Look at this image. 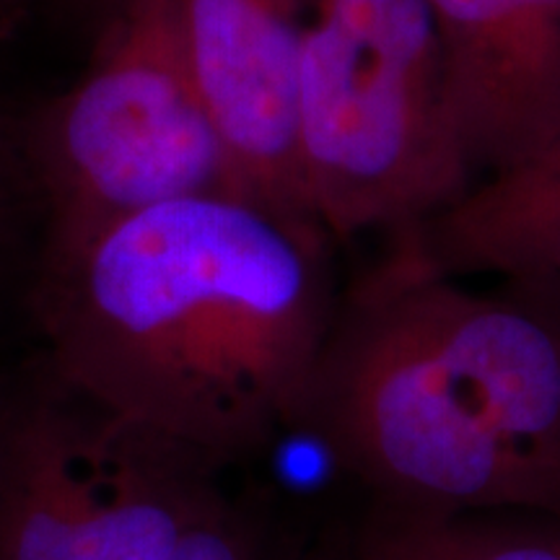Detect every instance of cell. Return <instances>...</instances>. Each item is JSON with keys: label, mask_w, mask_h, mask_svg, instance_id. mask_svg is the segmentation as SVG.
<instances>
[{"label": "cell", "mask_w": 560, "mask_h": 560, "mask_svg": "<svg viewBox=\"0 0 560 560\" xmlns=\"http://www.w3.org/2000/svg\"><path fill=\"white\" fill-rule=\"evenodd\" d=\"M332 244L200 192L45 236L24 310L62 380L226 467L296 423L340 304Z\"/></svg>", "instance_id": "cell-1"}, {"label": "cell", "mask_w": 560, "mask_h": 560, "mask_svg": "<svg viewBox=\"0 0 560 560\" xmlns=\"http://www.w3.org/2000/svg\"><path fill=\"white\" fill-rule=\"evenodd\" d=\"M293 429L384 506L560 520V319L392 242L340 293Z\"/></svg>", "instance_id": "cell-2"}, {"label": "cell", "mask_w": 560, "mask_h": 560, "mask_svg": "<svg viewBox=\"0 0 560 560\" xmlns=\"http://www.w3.org/2000/svg\"><path fill=\"white\" fill-rule=\"evenodd\" d=\"M221 470L42 355L0 374V560H262Z\"/></svg>", "instance_id": "cell-3"}, {"label": "cell", "mask_w": 560, "mask_h": 560, "mask_svg": "<svg viewBox=\"0 0 560 560\" xmlns=\"http://www.w3.org/2000/svg\"><path fill=\"white\" fill-rule=\"evenodd\" d=\"M301 164L335 242L400 234L470 190L429 0H306Z\"/></svg>", "instance_id": "cell-4"}, {"label": "cell", "mask_w": 560, "mask_h": 560, "mask_svg": "<svg viewBox=\"0 0 560 560\" xmlns=\"http://www.w3.org/2000/svg\"><path fill=\"white\" fill-rule=\"evenodd\" d=\"M19 132L45 236L236 192L187 68L174 0H112L81 73L19 112Z\"/></svg>", "instance_id": "cell-5"}, {"label": "cell", "mask_w": 560, "mask_h": 560, "mask_svg": "<svg viewBox=\"0 0 560 560\" xmlns=\"http://www.w3.org/2000/svg\"><path fill=\"white\" fill-rule=\"evenodd\" d=\"M174 13L234 190L317 221L299 122L306 0H174Z\"/></svg>", "instance_id": "cell-6"}, {"label": "cell", "mask_w": 560, "mask_h": 560, "mask_svg": "<svg viewBox=\"0 0 560 560\" xmlns=\"http://www.w3.org/2000/svg\"><path fill=\"white\" fill-rule=\"evenodd\" d=\"M475 179L560 138V0H429Z\"/></svg>", "instance_id": "cell-7"}, {"label": "cell", "mask_w": 560, "mask_h": 560, "mask_svg": "<svg viewBox=\"0 0 560 560\" xmlns=\"http://www.w3.org/2000/svg\"><path fill=\"white\" fill-rule=\"evenodd\" d=\"M392 242L439 276L560 280V138L509 170L475 179L452 206L392 234Z\"/></svg>", "instance_id": "cell-8"}, {"label": "cell", "mask_w": 560, "mask_h": 560, "mask_svg": "<svg viewBox=\"0 0 560 560\" xmlns=\"http://www.w3.org/2000/svg\"><path fill=\"white\" fill-rule=\"evenodd\" d=\"M363 560H560V520L540 514H429L384 506Z\"/></svg>", "instance_id": "cell-9"}, {"label": "cell", "mask_w": 560, "mask_h": 560, "mask_svg": "<svg viewBox=\"0 0 560 560\" xmlns=\"http://www.w3.org/2000/svg\"><path fill=\"white\" fill-rule=\"evenodd\" d=\"M42 236L45 213L21 145L19 115L0 109V304L13 293L26 299Z\"/></svg>", "instance_id": "cell-10"}, {"label": "cell", "mask_w": 560, "mask_h": 560, "mask_svg": "<svg viewBox=\"0 0 560 560\" xmlns=\"http://www.w3.org/2000/svg\"><path fill=\"white\" fill-rule=\"evenodd\" d=\"M506 289L520 293L532 304H537L552 317L560 319V280H540V283H503Z\"/></svg>", "instance_id": "cell-11"}, {"label": "cell", "mask_w": 560, "mask_h": 560, "mask_svg": "<svg viewBox=\"0 0 560 560\" xmlns=\"http://www.w3.org/2000/svg\"><path fill=\"white\" fill-rule=\"evenodd\" d=\"M45 0H0V39L16 34Z\"/></svg>", "instance_id": "cell-12"}]
</instances>
